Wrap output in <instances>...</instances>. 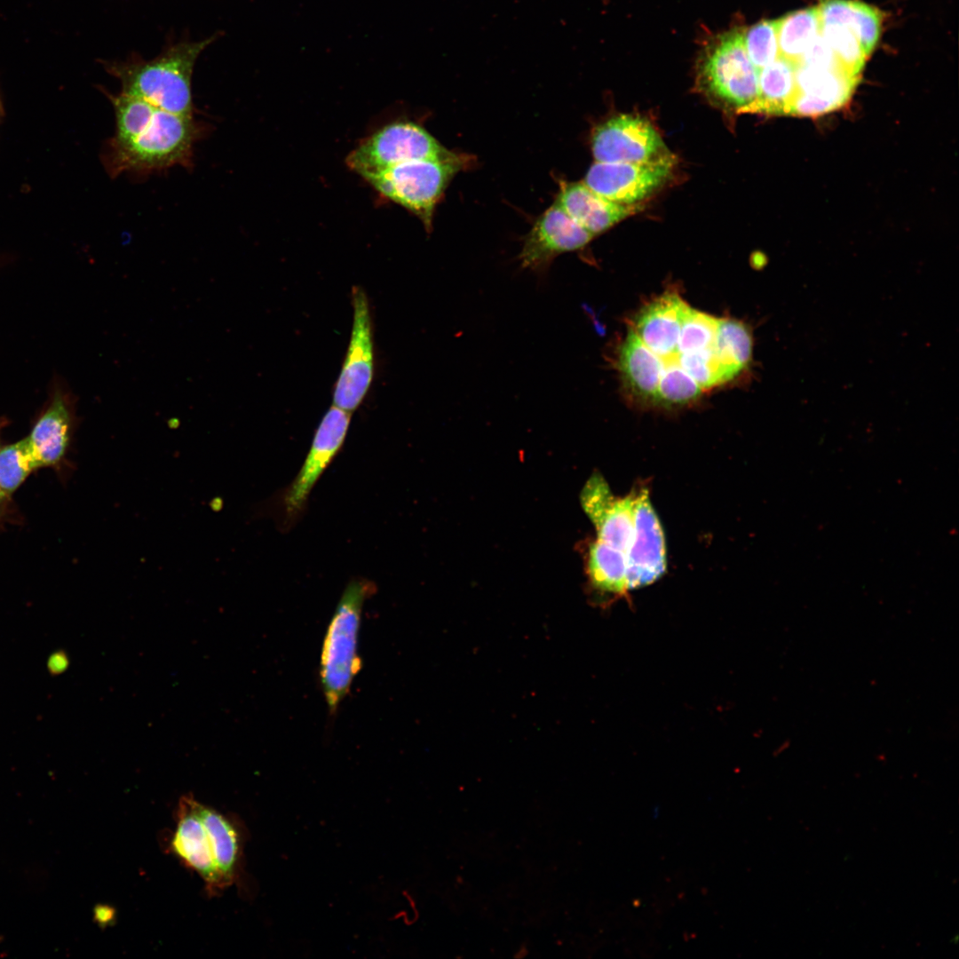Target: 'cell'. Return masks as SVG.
<instances>
[{
    "mask_svg": "<svg viewBox=\"0 0 959 959\" xmlns=\"http://www.w3.org/2000/svg\"><path fill=\"white\" fill-rule=\"evenodd\" d=\"M204 129L193 115L157 107L139 132L126 139H110L107 169L115 178L125 172L142 174L175 165L188 167L192 163L194 146Z\"/></svg>",
    "mask_w": 959,
    "mask_h": 959,
    "instance_id": "obj_1",
    "label": "cell"
},
{
    "mask_svg": "<svg viewBox=\"0 0 959 959\" xmlns=\"http://www.w3.org/2000/svg\"><path fill=\"white\" fill-rule=\"evenodd\" d=\"M376 591L373 582L362 577L352 579L328 624L321 650L319 680L329 717H335L361 670L358 642L362 609Z\"/></svg>",
    "mask_w": 959,
    "mask_h": 959,
    "instance_id": "obj_2",
    "label": "cell"
},
{
    "mask_svg": "<svg viewBox=\"0 0 959 959\" xmlns=\"http://www.w3.org/2000/svg\"><path fill=\"white\" fill-rule=\"evenodd\" d=\"M215 36L194 43H179L150 61L106 63L120 80L122 91L141 98L165 111L193 115L191 79L195 61Z\"/></svg>",
    "mask_w": 959,
    "mask_h": 959,
    "instance_id": "obj_3",
    "label": "cell"
},
{
    "mask_svg": "<svg viewBox=\"0 0 959 959\" xmlns=\"http://www.w3.org/2000/svg\"><path fill=\"white\" fill-rule=\"evenodd\" d=\"M698 89L713 103L741 113L757 95V70L744 44L742 30L718 35L704 48L698 61Z\"/></svg>",
    "mask_w": 959,
    "mask_h": 959,
    "instance_id": "obj_4",
    "label": "cell"
},
{
    "mask_svg": "<svg viewBox=\"0 0 959 959\" xmlns=\"http://www.w3.org/2000/svg\"><path fill=\"white\" fill-rule=\"evenodd\" d=\"M471 157L457 154L439 160L426 159L398 164L365 180L384 197L416 215L426 230L432 227L435 207L455 175Z\"/></svg>",
    "mask_w": 959,
    "mask_h": 959,
    "instance_id": "obj_5",
    "label": "cell"
},
{
    "mask_svg": "<svg viewBox=\"0 0 959 959\" xmlns=\"http://www.w3.org/2000/svg\"><path fill=\"white\" fill-rule=\"evenodd\" d=\"M457 154L444 147L419 124L389 123L364 139L346 157L348 168L364 179L400 163L449 159Z\"/></svg>",
    "mask_w": 959,
    "mask_h": 959,
    "instance_id": "obj_6",
    "label": "cell"
},
{
    "mask_svg": "<svg viewBox=\"0 0 959 959\" xmlns=\"http://www.w3.org/2000/svg\"><path fill=\"white\" fill-rule=\"evenodd\" d=\"M353 323L346 353L333 390V405L352 413L364 400L375 373L373 325L369 298L352 290Z\"/></svg>",
    "mask_w": 959,
    "mask_h": 959,
    "instance_id": "obj_7",
    "label": "cell"
},
{
    "mask_svg": "<svg viewBox=\"0 0 959 959\" xmlns=\"http://www.w3.org/2000/svg\"><path fill=\"white\" fill-rule=\"evenodd\" d=\"M351 415L332 405L321 418L298 473L282 495V510L288 523L297 520L303 513L314 485L341 450Z\"/></svg>",
    "mask_w": 959,
    "mask_h": 959,
    "instance_id": "obj_8",
    "label": "cell"
},
{
    "mask_svg": "<svg viewBox=\"0 0 959 959\" xmlns=\"http://www.w3.org/2000/svg\"><path fill=\"white\" fill-rule=\"evenodd\" d=\"M596 162L644 163L669 155L654 126L638 115L622 114L599 124L591 137Z\"/></svg>",
    "mask_w": 959,
    "mask_h": 959,
    "instance_id": "obj_9",
    "label": "cell"
},
{
    "mask_svg": "<svg viewBox=\"0 0 959 959\" xmlns=\"http://www.w3.org/2000/svg\"><path fill=\"white\" fill-rule=\"evenodd\" d=\"M674 159L669 155L644 163L596 162L586 173L584 183L602 197L623 205H635L670 178Z\"/></svg>",
    "mask_w": 959,
    "mask_h": 959,
    "instance_id": "obj_10",
    "label": "cell"
},
{
    "mask_svg": "<svg viewBox=\"0 0 959 959\" xmlns=\"http://www.w3.org/2000/svg\"><path fill=\"white\" fill-rule=\"evenodd\" d=\"M634 529L626 553L629 590L658 580L666 571L663 531L646 487L634 489Z\"/></svg>",
    "mask_w": 959,
    "mask_h": 959,
    "instance_id": "obj_11",
    "label": "cell"
},
{
    "mask_svg": "<svg viewBox=\"0 0 959 959\" xmlns=\"http://www.w3.org/2000/svg\"><path fill=\"white\" fill-rule=\"evenodd\" d=\"M556 203L546 210L527 234L519 259L522 267L544 272L555 258L585 247L593 238Z\"/></svg>",
    "mask_w": 959,
    "mask_h": 959,
    "instance_id": "obj_12",
    "label": "cell"
},
{
    "mask_svg": "<svg viewBox=\"0 0 959 959\" xmlns=\"http://www.w3.org/2000/svg\"><path fill=\"white\" fill-rule=\"evenodd\" d=\"M634 489L623 497L614 495L598 473L591 475L581 493V504L596 529L597 539L625 555L634 529Z\"/></svg>",
    "mask_w": 959,
    "mask_h": 959,
    "instance_id": "obj_13",
    "label": "cell"
},
{
    "mask_svg": "<svg viewBox=\"0 0 959 959\" xmlns=\"http://www.w3.org/2000/svg\"><path fill=\"white\" fill-rule=\"evenodd\" d=\"M687 305L675 291H666L635 315L629 329L666 368L674 358Z\"/></svg>",
    "mask_w": 959,
    "mask_h": 959,
    "instance_id": "obj_14",
    "label": "cell"
},
{
    "mask_svg": "<svg viewBox=\"0 0 959 959\" xmlns=\"http://www.w3.org/2000/svg\"><path fill=\"white\" fill-rule=\"evenodd\" d=\"M859 78L842 68L796 66L797 92L789 115L813 116L842 107L851 97Z\"/></svg>",
    "mask_w": 959,
    "mask_h": 959,
    "instance_id": "obj_15",
    "label": "cell"
},
{
    "mask_svg": "<svg viewBox=\"0 0 959 959\" xmlns=\"http://www.w3.org/2000/svg\"><path fill=\"white\" fill-rule=\"evenodd\" d=\"M195 804L196 800L192 796H184L179 799L177 827L170 848L186 866L200 875L207 891L214 893L226 885L215 863L210 840Z\"/></svg>",
    "mask_w": 959,
    "mask_h": 959,
    "instance_id": "obj_16",
    "label": "cell"
},
{
    "mask_svg": "<svg viewBox=\"0 0 959 959\" xmlns=\"http://www.w3.org/2000/svg\"><path fill=\"white\" fill-rule=\"evenodd\" d=\"M554 203L592 235L609 229L641 210L640 204L623 205L609 201L584 182L562 183Z\"/></svg>",
    "mask_w": 959,
    "mask_h": 959,
    "instance_id": "obj_17",
    "label": "cell"
},
{
    "mask_svg": "<svg viewBox=\"0 0 959 959\" xmlns=\"http://www.w3.org/2000/svg\"><path fill=\"white\" fill-rule=\"evenodd\" d=\"M616 362L623 390L630 399L639 405L655 406L663 365L630 329L618 348Z\"/></svg>",
    "mask_w": 959,
    "mask_h": 959,
    "instance_id": "obj_18",
    "label": "cell"
},
{
    "mask_svg": "<svg viewBox=\"0 0 959 959\" xmlns=\"http://www.w3.org/2000/svg\"><path fill=\"white\" fill-rule=\"evenodd\" d=\"M71 422L68 406L57 393L28 436L37 469L62 459L70 440Z\"/></svg>",
    "mask_w": 959,
    "mask_h": 959,
    "instance_id": "obj_19",
    "label": "cell"
},
{
    "mask_svg": "<svg viewBox=\"0 0 959 959\" xmlns=\"http://www.w3.org/2000/svg\"><path fill=\"white\" fill-rule=\"evenodd\" d=\"M796 91V65L779 56L757 71V98L741 113L789 115Z\"/></svg>",
    "mask_w": 959,
    "mask_h": 959,
    "instance_id": "obj_20",
    "label": "cell"
},
{
    "mask_svg": "<svg viewBox=\"0 0 959 959\" xmlns=\"http://www.w3.org/2000/svg\"><path fill=\"white\" fill-rule=\"evenodd\" d=\"M821 24L848 28L857 37L867 56L874 50L881 33V12L855 0H822L818 5Z\"/></svg>",
    "mask_w": 959,
    "mask_h": 959,
    "instance_id": "obj_21",
    "label": "cell"
},
{
    "mask_svg": "<svg viewBox=\"0 0 959 959\" xmlns=\"http://www.w3.org/2000/svg\"><path fill=\"white\" fill-rule=\"evenodd\" d=\"M195 804L208 835L215 863L227 887L234 883L237 875L241 854L238 830L234 823L217 810L198 801Z\"/></svg>",
    "mask_w": 959,
    "mask_h": 959,
    "instance_id": "obj_22",
    "label": "cell"
},
{
    "mask_svg": "<svg viewBox=\"0 0 959 959\" xmlns=\"http://www.w3.org/2000/svg\"><path fill=\"white\" fill-rule=\"evenodd\" d=\"M585 559L589 581L596 590L614 597L630 590L625 553L596 539L589 543Z\"/></svg>",
    "mask_w": 959,
    "mask_h": 959,
    "instance_id": "obj_23",
    "label": "cell"
},
{
    "mask_svg": "<svg viewBox=\"0 0 959 959\" xmlns=\"http://www.w3.org/2000/svg\"><path fill=\"white\" fill-rule=\"evenodd\" d=\"M776 22L779 56L797 66L808 46L820 34L819 8L795 11Z\"/></svg>",
    "mask_w": 959,
    "mask_h": 959,
    "instance_id": "obj_24",
    "label": "cell"
},
{
    "mask_svg": "<svg viewBox=\"0 0 959 959\" xmlns=\"http://www.w3.org/2000/svg\"><path fill=\"white\" fill-rule=\"evenodd\" d=\"M716 343L722 362L735 376L750 364L753 338L743 322L733 319H718Z\"/></svg>",
    "mask_w": 959,
    "mask_h": 959,
    "instance_id": "obj_25",
    "label": "cell"
},
{
    "mask_svg": "<svg viewBox=\"0 0 959 959\" xmlns=\"http://www.w3.org/2000/svg\"><path fill=\"white\" fill-rule=\"evenodd\" d=\"M36 469L28 437L0 447V492L10 496Z\"/></svg>",
    "mask_w": 959,
    "mask_h": 959,
    "instance_id": "obj_26",
    "label": "cell"
},
{
    "mask_svg": "<svg viewBox=\"0 0 959 959\" xmlns=\"http://www.w3.org/2000/svg\"><path fill=\"white\" fill-rule=\"evenodd\" d=\"M820 34L842 68L852 77L859 78L868 56L854 34L838 24H821Z\"/></svg>",
    "mask_w": 959,
    "mask_h": 959,
    "instance_id": "obj_27",
    "label": "cell"
},
{
    "mask_svg": "<svg viewBox=\"0 0 959 959\" xmlns=\"http://www.w3.org/2000/svg\"><path fill=\"white\" fill-rule=\"evenodd\" d=\"M703 391L682 369L668 367L662 372L655 406L677 408L696 402Z\"/></svg>",
    "mask_w": 959,
    "mask_h": 959,
    "instance_id": "obj_28",
    "label": "cell"
},
{
    "mask_svg": "<svg viewBox=\"0 0 959 959\" xmlns=\"http://www.w3.org/2000/svg\"><path fill=\"white\" fill-rule=\"evenodd\" d=\"M746 52L758 71L779 57L777 22L762 20L742 30Z\"/></svg>",
    "mask_w": 959,
    "mask_h": 959,
    "instance_id": "obj_29",
    "label": "cell"
},
{
    "mask_svg": "<svg viewBox=\"0 0 959 959\" xmlns=\"http://www.w3.org/2000/svg\"><path fill=\"white\" fill-rule=\"evenodd\" d=\"M798 65L823 68H842L835 57L834 52L821 34H820L808 46Z\"/></svg>",
    "mask_w": 959,
    "mask_h": 959,
    "instance_id": "obj_30",
    "label": "cell"
},
{
    "mask_svg": "<svg viewBox=\"0 0 959 959\" xmlns=\"http://www.w3.org/2000/svg\"><path fill=\"white\" fill-rule=\"evenodd\" d=\"M111 916L112 915L110 909L106 910V908L99 907V909L96 911V917L99 919V923L107 922L108 919L111 918Z\"/></svg>",
    "mask_w": 959,
    "mask_h": 959,
    "instance_id": "obj_31",
    "label": "cell"
},
{
    "mask_svg": "<svg viewBox=\"0 0 959 959\" xmlns=\"http://www.w3.org/2000/svg\"><path fill=\"white\" fill-rule=\"evenodd\" d=\"M0 435H1V424H0ZM0 447H1V441H0ZM4 499H5V497H4V495H3V494H2L1 492H0V503H2V502H3L4 500Z\"/></svg>",
    "mask_w": 959,
    "mask_h": 959,
    "instance_id": "obj_32",
    "label": "cell"
}]
</instances>
